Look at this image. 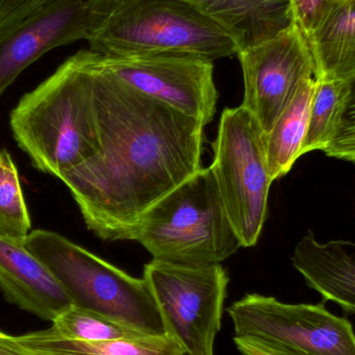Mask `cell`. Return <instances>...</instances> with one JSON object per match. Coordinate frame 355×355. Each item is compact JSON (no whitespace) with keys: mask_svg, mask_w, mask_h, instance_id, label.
Listing matches in <instances>:
<instances>
[{"mask_svg":"<svg viewBox=\"0 0 355 355\" xmlns=\"http://www.w3.org/2000/svg\"><path fill=\"white\" fill-rule=\"evenodd\" d=\"M344 93L343 81L316 79L302 156L327 149L335 131Z\"/></svg>","mask_w":355,"mask_h":355,"instance_id":"ac0fdd59","label":"cell"},{"mask_svg":"<svg viewBox=\"0 0 355 355\" xmlns=\"http://www.w3.org/2000/svg\"><path fill=\"white\" fill-rule=\"evenodd\" d=\"M213 152L210 168L225 212L242 246L256 245L266 220L272 180L264 135L245 108L240 105L223 110Z\"/></svg>","mask_w":355,"mask_h":355,"instance_id":"8992f818","label":"cell"},{"mask_svg":"<svg viewBox=\"0 0 355 355\" xmlns=\"http://www.w3.org/2000/svg\"><path fill=\"white\" fill-rule=\"evenodd\" d=\"M51 323L58 335L75 341H114L148 336L104 315L75 306L60 313Z\"/></svg>","mask_w":355,"mask_h":355,"instance_id":"d6986e66","label":"cell"},{"mask_svg":"<svg viewBox=\"0 0 355 355\" xmlns=\"http://www.w3.org/2000/svg\"><path fill=\"white\" fill-rule=\"evenodd\" d=\"M292 264L325 302L355 314V242H320L310 232L295 246Z\"/></svg>","mask_w":355,"mask_h":355,"instance_id":"4fadbf2b","label":"cell"},{"mask_svg":"<svg viewBox=\"0 0 355 355\" xmlns=\"http://www.w3.org/2000/svg\"><path fill=\"white\" fill-rule=\"evenodd\" d=\"M93 21L89 0H54L0 31V96L46 52L87 41Z\"/></svg>","mask_w":355,"mask_h":355,"instance_id":"8fae6325","label":"cell"},{"mask_svg":"<svg viewBox=\"0 0 355 355\" xmlns=\"http://www.w3.org/2000/svg\"><path fill=\"white\" fill-rule=\"evenodd\" d=\"M96 58L98 66L118 80L204 126L214 118L218 94L213 62L168 54L103 56L96 53Z\"/></svg>","mask_w":355,"mask_h":355,"instance_id":"30bf717a","label":"cell"},{"mask_svg":"<svg viewBox=\"0 0 355 355\" xmlns=\"http://www.w3.org/2000/svg\"><path fill=\"white\" fill-rule=\"evenodd\" d=\"M245 108L263 135L272 129L304 81L316 78L314 58L306 37L293 25L262 43L237 52Z\"/></svg>","mask_w":355,"mask_h":355,"instance_id":"9c48e42d","label":"cell"},{"mask_svg":"<svg viewBox=\"0 0 355 355\" xmlns=\"http://www.w3.org/2000/svg\"><path fill=\"white\" fill-rule=\"evenodd\" d=\"M54 0H0V31L24 20Z\"/></svg>","mask_w":355,"mask_h":355,"instance_id":"603a6c76","label":"cell"},{"mask_svg":"<svg viewBox=\"0 0 355 355\" xmlns=\"http://www.w3.org/2000/svg\"><path fill=\"white\" fill-rule=\"evenodd\" d=\"M10 125L33 166L58 179L99 153L94 52H77L25 94L10 112Z\"/></svg>","mask_w":355,"mask_h":355,"instance_id":"7a4b0ae2","label":"cell"},{"mask_svg":"<svg viewBox=\"0 0 355 355\" xmlns=\"http://www.w3.org/2000/svg\"><path fill=\"white\" fill-rule=\"evenodd\" d=\"M89 50L103 56L186 55L214 60L236 55L223 26L186 0H89Z\"/></svg>","mask_w":355,"mask_h":355,"instance_id":"3957f363","label":"cell"},{"mask_svg":"<svg viewBox=\"0 0 355 355\" xmlns=\"http://www.w3.org/2000/svg\"><path fill=\"white\" fill-rule=\"evenodd\" d=\"M25 245L60 282L73 306L104 315L145 335H168L144 277L127 275L55 232L33 230L25 238Z\"/></svg>","mask_w":355,"mask_h":355,"instance_id":"5b68a950","label":"cell"},{"mask_svg":"<svg viewBox=\"0 0 355 355\" xmlns=\"http://www.w3.org/2000/svg\"><path fill=\"white\" fill-rule=\"evenodd\" d=\"M31 230V219L12 156L0 149V233L24 240Z\"/></svg>","mask_w":355,"mask_h":355,"instance_id":"ffe728a7","label":"cell"},{"mask_svg":"<svg viewBox=\"0 0 355 355\" xmlns=\"http://www.w3.org/2000/svg\"><path fill=\"white\" fill-rule=\"evenodd\" d=\"M234 343L242 355H306L252 338L235 336Z\"/></svg>","mask_w":355,"mask_h":355,"instance_id":"cb8c5ba5","label":"cell"},{"mask_svg":"<svg viewBox=\"0 0 355 355\" xmlns=\"http://www.w3.org/2000/svg\"><path fill=\"white\" fill-rule=\"evenodd\" d=\"M186 1L223 26L237 43L239 50L267 41L295 25L291 0Z\"/></svg>","mask_w":355,"mask_h":355,"instance_id":"5bb4252c","label":"cell"},{"mask_svg":"<svg viewBox=\"0 0 355 355\" xmlns=\"http://www.w3.org/2000/svg\"><path fill=\"white\" fill-rule=\"evenodd\" d=\"M94 68L101 149L60 180L98 237L135 240L144 214L202 168L205 126L102 70L95 52Z\"/></svg>","mask_w":355,"mask_h":355,"instance_id":"6da1fadb","label":"cell"},{"mask_svg":"<svg viewBox=\"0 0 355 355\" xmlns=\"http://www.w3.org/2000/svg\"><path fill=\"white\" fill-rule=\"evenodd\" d=\"M16 340L35 355H185L168 335L83 342L60 337L50 327L19 336Z\"/></svg>","mask_w":355,"mask_h":355,"instance_id":"2e32d148","label":"cell"},{"mask_svg":"<svg viewBox=\"0 0 355 355\" xmlns=\"http://www.w3.org/2000/svg\"><path fill=\"white\" fill-rule=\"evenodd\" d=\"M135 241L153 259L190 264L220 263L243 248L210 168L154 204L141 217Z\"/></svg>","mask_w":355,"mask_h":355,"instance_id":"277c9868","label":"cell"},{"mask_svg":"<svg viewBox=\"0 0 355 355\" xmlns=\"http://www.w3.org/2000/svg\"><path fill=\"white\" fill-rule=\"evenodd\" d=\"M227 313L238 337L306 355H355L352 323L331 314L323 304H284L271 296L246 294Z\"/></svg>","mask_w":355,"mask_h":355,"instance_id":"ba28073f","label":"cell"},{"mask_svg":"<svg viewBox=\"0 0 355 355\" xmlns=\"http://www.w3.org/2000/svg\"><path fill=\"white\" fill-rule=\"evenodd\" d=\"M315 85L316 78L304 81L293 101L264 135L265 156L272 182L287 175L302 156Z\"/></svg>","mask_w":355,"mask_h":355,"instance_id":"e0dca14e","label":"cell"},{"mask_svg":"<svg viewBox=\"0 0 355 355\" xmlns=\"http://www.w3.org/2000/svg\"><path fill=\"white\" fill-rule=\"evenodd\" d=\"M306 41L316 79L345 83L355 76V0L335 4Z\"/></svg>","mask_w":355,"mask_h":355,"instance_id":"9a60e30c","label":"cell"},{"mask_svg":"<svg viewBox=\"0 0 355 355\" xmlns=\"http://www.w3.org/2000/svg\"><path fill=\"white\" fill-rule=\"evenodd\" d=\"M324 153L355 164V76L345 81V93L333 137Z\"/></svg>","mask_w":355,"mask_h":355,"instance_id":"44dd1931","label":"cell"},{"mask_svg":"<svg viewBox=\"0 0 355 355\" xmlns=\"http://www.w3.org/2000/svg\"><path fill=\"white\" fill-rule=\"evenodd\" d=\"M0 355H35L17 342L16 337L0 331Z\"/></svg>","mask_w":355,"mask_h":355,"instance_id":"d4e9b609","label":"cell"},{"mask_svg":"<svg viewBox=\"0 0 355 355\" xmlns=\"http://www.w3.org/2000/svg\"><path fill=\"white\" fill-rule=\"evenodd\" d=\"M341 0H291L294 24L306 37Z\"/></svg>","mask_w":355,"mask_h":355,"instance_id":"7402d4cb","label":"cell"},{"mask_svg":"<svg viewBox=\"0 0 355 355\" xmlns=\"http://www.w3.org/2000/svg\"><path fill=\"white\" fill-rule=\"evenodd\" d=\"M0 291L10 304L50 322L73 306L66 290L25 245V239L1 233Z\"/></svg>","mask_w":355,"mask_h":355,"instance_id":"7c38bea8","label":"cell"},{"mask_svg":"<svg viewBox=\"0 0 355 355\" xmlns=\"http://www.w3.org/2000/svg\"><path fill=\"white\" fill-rule=\"evenodd\" d=\"M143 277L166 334L185 355H214L230 281L220 263L190 264L153 259L146 265Z\"/></svg>","mask_w":355,"mask_h":355,"instance_id":"52a82bcc","label":"cell"}]
</instances>
